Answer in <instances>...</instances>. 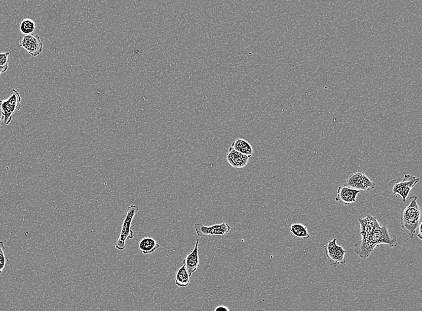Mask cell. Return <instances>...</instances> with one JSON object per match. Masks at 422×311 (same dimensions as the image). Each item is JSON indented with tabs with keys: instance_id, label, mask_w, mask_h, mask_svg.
I'll list each match as a JSON object with an SVG mask.
<instances>
[{
	"instance_id": "52a82bcc",
	"label": "cell",
	"mask_w": 422,
	"mask_h": 311,
	"mask_svg": "<svg viewBox=\"0 0 422 311\" xmlns=\"http://www.w3.org/2000/svg\"><path fill=\"white\" fill-rule=\"evenodd\" d=\"M370 238L377 247L380 244H387L394 248L397 241V236L392 234L385 225L379 224Z\"/></svg>"
},
{
	"instance_id": "8fae6325",
	"label": "cell",
	"mask_w": 422,
	"mask_h": 311,
	"mask_svg": "<svg viewBox=\"0 0 422 311\" xmlns=\"http://www.w3.org/2000/svg\"><path fill=\"white\" fill-rule=\"evenodd\" d=\"M360 224V234L362 239L367 238L373 234L376 228L379 225L377 218L371 214H368L364 218L359 219Z\"/></svg>"
},
{
	"instance_id": "5bb4252c",
	"label": "cell",
	"mask_w": 422,
	"mask_h": 311,
	"mask_svg": "<svg viewBox=\"0 0 422 311\" xmlns=\"http://www.w3.org/2000/svg\"><path fill=\"white\" fill-rule=\"evenodd\" d=\"M226 159L229 164L234 168H243L247 165L250 158L236 151L231 147L228 149Z\"/></svg>"
},
{
	"instance_id": "2e32d148",
	"label": "cell",
	"mask_w": 422,
	"mask_h": 311,
	"mask_svg": "<svg viewBox=\"0 0 422 311\" xmlns=\"http://www.w3.org/2000/svg\"><path fill=\"white\" fill-rule=\"evenodd\" d=\"M139 247L143 254L147 255L155 252L160 247V245L155 239L145 237L139 241Z\"/></svg>"
},
{
	"instance_id": "cb8c5ba5",
	"label": "cell",
	"mask_w": 422,
	"mask_h": 311,
	"mask_svg": "<svg viewBox=\"0 0 422 311\" xmlns=\"http://www.w3.org/2000/svg\"><path fill=\"white\" fill-rule=\"evenodd\" d=\"M3 120V116L2 109V100H0V127H2V122Z\"/></svg>"
},
{
	"instance_id": "ffe728a7",
	"label": "cell",
	"mask_w": 422,
	"mask_h": 311,
	"mask_svg": "<svg viewBox=\"0 0 422 311\" xmlns=\"http://www.w3.org/2000/svg\"><path fill=\"white\" fill-rule=\"evenodd\" d=\"M5 247L4 242L0 241V274L2 273L6 265Z\"/></svg>"
},
{
	"instance_id": "6da1fadb",
	"label": "cell",
	"mask_w": 422,
	"mask_h": 311,
	"mask_svg": "<svg viewBox=\"0 0 422 311\" xmlns=\"http://www.w3.org/2000/svg\"><path fill=\"white\" fill-rule=\"evenodd\" d=\"M417 199L416 196H411L410 204L401 212V228L407 232L411 240H413L415 231L421 222V210Z\"/></svg>"
},
{
	"instance_id": "d6986e66",
	"label": "cell",
	"mask_w": 422,
	"mask_h": 311,
	"mask_svg": "<svg viewBox=\"0 0 422 311\" xmlns=\"http://www.w3.org/2000/svg\"><path fill=\"white\" fill-rule=\"evenodd\" d=\"M35 28V23L31 19H25L21 23L20 31L24 35L32 34Z\"/></svg>"
},
{
	"instance_id": "7402d4cb",
	"label": "cell",
	"mask_w": 422,
	"mask_h": 311,
	"mask_svg": "<svg viewBox=\"0 0 422 311\" xmlns=\"http://www.w3.org/2000/svg\"><path fill=\"white\" fill-rule=\"evenodd\" d=\"M214 311H230L228 307L225 306H218L215 309Z\"/></svg>"
},
{
	"instance_id": "ba28073f",
	"label": "cell",
	"mask_w": 422,
	"mask_h": 311,
	"mask_svg": "<svg viewBox=\"0 0 422 311\" xmlns=\"http://www.w3.org/2000/svg\"><path fill=\"white\" fill-rule=\"evenodd\" d=\"M195 229L196 234L199 237L204 238L209 235L223 236L227 235L230 232L231 228L226 223H222L212 226L206 227L204 225L198 223L195 224Z\"/></svg>"
},
{
	"instance_id": "9c48e42d",
	"label": "cell",
	"mask_w": 422,
	"mask_h": 311,
	"mask_svg": "<svg viewBox=\"0 0 422 311\" xmlns=\"http://www.w3.org/2000/svg\"><path fill=\"white\" fill-rule=\"evenodd\" d=\"M19 46L34 58L38 57L44 50L43 42L38 35H24Z\"/></svg>"
},
{
	"instance_id": "4fadbf2b",
	"label": "cell",
	"mask_w": 422,
	"mask_h": 311,
	"mask_svg": "<svg viewBox=\"0 0 422 311\" xmlns=\"http://www.w3.org/2000/svg\"><path fill=\"white\" fill-rule=\"evenodd\" d=\"M355 252L360 257L367 258L374 251L375 247H377L371 240L370 237L362 239L354 245Z\"/></svg>"
},
{
	"instance_id": "7a4b0ae2",
	"label": "cell",
	"mask_w": 422,
	"mask_h": 311,
	"mask_svg": "<svg viewBox=\"0 0 422 311\" xmlns=\"http://www.w3.org/2000/svg\"><path fill=\"white\" fill-rule=\"evenodd\" d=\"M138 211L139 207L135 205H130L127 208L126 216L124 218L119 240L116 245V248L118 250H124L126 247V240H133L134 238V232L131 230V225Z\"/></svg>"
},
{
	"instance_id": "30bf717a",
	"label": "cell",
	"mask_w": 422,
	"mask_h": 311,
	"mask_svg": "<svg viewBox=\"0 0 422 311\" xmlns=\"http://www.w3.org/2000/svg\"><path fill=\"white\" fill-rule=\"evenodd\" d=\"M360 191L351 188L346 185L339 186L337 190L336 202L348 206L356 202V199Z\"/></svg>"
},
{
	"instance_id": "44dd1931",
	"label": "cell",
	"mask_w": 422,
	"mask_h": 311,
	"mask_svg": "<svg viewBox=\"0 0 422 311\" xmlns=\"http://www.w3.org/2000/svg\"><path fill=\"white\" fill-rule=\"evenodd\" d=\"M11 52L0 54V66H6L9 64V57Z\"/></svg>"
},
{
	"instance_id": "277c9868",
	"label": "cell",
	"mask_w": 422,
	"mask_h": 311,
	"mask_svg": "<svg viewBox=\"0 0 422 311\" xmlns=\"http://www.w3.org/2000/svg\"><path fill=\"white\" fill-rule=\"evenodd\" d=\"M21 102L20 95L15 89L12 90L11 96L8 99L2 101L3 122L6 125H9L11 123L13 114L15 111L21 109Z\"/></svg>"
},
{
	"instance_id": "ac0fdd59",
	"label": "cell",
	"mask_w": 422,
	"mask_h": 311,
	"mask_svg": "<svg viewBox=\"0 0 422 311\" xmlns=\"http://www.w3.org/2000/svg\"><path fill=\"white\" fill-rule=\"evenodd\" d=\"M290 232L294 237L302 238L303 240H309L310 238L308 229L302 224H292L290 227Z\"/></svg>"
},
{
	"instance_id": "5b68a950",
	"label": "cell",
	"mask_w": 422,
	"mask_h": 311,
	"mask_svg": "<svg viewBox=\"0 0 422 311\" xmlns=\"http://www.w3.org/2000/svg\"><path fill=\"white\" fill-rule=\"evenodd\" d=\"M326 256L328 258L330 265L333 268L338 266L339 264H344L346 263V254L347 251L336 243V239L328 242L324 246Z\"/></svg>"
},
{
	"instance_id": "9a60e30c",
	"label": "cell",
	"mask_w": 422,
	"mask_h": 311,
	"mask_svg": "<svg viewBox=\"0 0 422 311\" xmlns=\"http://www.w3.org/2000/svg\"><path fill=\"white\" fill-rule=\"evenodd\" d=\"M231 147L236 151L240 152L243 155L251 158L254 154L253 147L246 140L241 139H237L235 142H232Z\"/></svg>"
},
{
	"instance_id": "e0dca14e",
	"label": "cell",
	"mask_w": 422,
	"mask_h": 311,
	"mask_svg": "<svg viewBox=\"0 0 422 311\" xmlns=\"http://www.w3.org/2000/svg\"><path fill=\"white\" fill-rule=\"evenodd\" d=\"M189 276L184 265L182 264L176 272L175 281L176 286L179 287H186L189 284Z\"/></svg>"
},
{
	"instance_id": "8992f818",
	"label": "cell",
	"mask_w": 422,
	"mask_h": 311,
	"mask_svg": "<svg viewBox=\"0 0 422 311\" xmlns=\"http://www.w3.org/2000/svg\"><path fill=\"white\" fill-rule=\"evenodd\" d=\"M346 185L359 191H369L376 186L375 182L369 179L364 172L360 171L350 175Z\"/></svg>"
},
{
	"instance_id": "603a6c76",
	"label": "cell",
	"mask_w": 422,
	"mask_h": 311,
	"mask_svg": "<svg viewBox=\"0 0 422 311\" xmlns=\"http://www.w3.org/2000/svg\"><path fill=\"white\" fill-rule=\"evenodd\" d=\"M8 67L9 65H6V66H0V75L2 73H5V72L8 70Z\"/></svg>"
},
{
	"instance_id": "7c38bea8",
	"label": "cell",
	"mask_w": 422,
	"mask_h": 311,
	"mask_svg": "<svg viewBox=\"0 0 422 311\" xmlns=\"http://www.w3.org/2000/svg\"><path fill=\"white\" fill-rule=\"evenodd\" d=\"M199 240L198 239L197 241H196L194 250L187 254V256H186L182 261V264L184 265L186 271L188 272L189 277H191L192 275L197 271L199 267Z\"/></svg>"
},
{
	"instance_id": "d4e9b609",
	"label": "cell",
	"mask_w": 422,
	"mask_h": 311,
	"mask_svg": "<svg viewBox=\"0 0 422 311\" xmlns=\"http://www.w3.org/2000/svg\"><path fill=\"white\" fill-rule=\"evenodd\" d=\"M421 227H422V221H421V222L420 223L419 226H418V228L419 229V230H418V231H419V232H418V234L417 235V237L418 238H419L420 240H422Z\"/></svg>"
},
{
	"instance_id": "3957f363",
	"label": "cell",
	"mask_w": 422,
	"mask_h": 311,
	"mask_svg": "<svg viewBox=\"0 0 422 311\" xmlns=\"http://www.w3.org/2000/svg\"><path fill=\"white\" fill-rule=\"evenodd\" d=\"M419 181L420 179L416 176L411 174H405L401 182L392 180L389 183L388 186L390 187L393 195L401 196L402 201L405 202L412 189Z\"/></svg>"
}]
</instances>
